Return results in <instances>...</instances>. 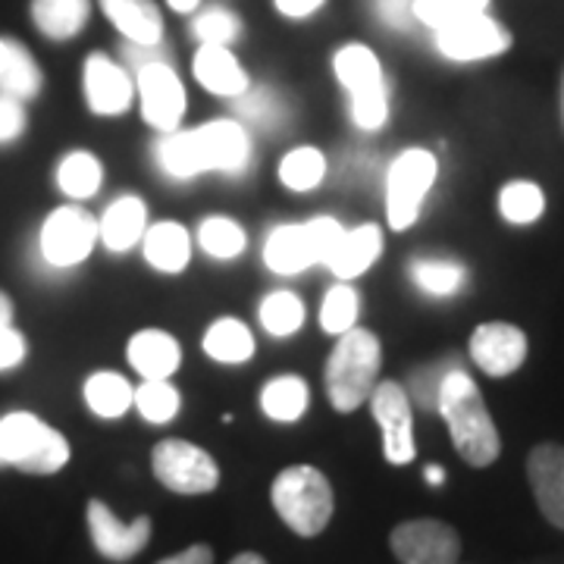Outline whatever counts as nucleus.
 I'll return each mask as SVG.
<instances>
[{
  "label": "nucleus",
  "instance_id": "1",
  "mask_svg": "<svg viewBox=\"0 0 564 564\" xmlns=\"http://www.w3.org/2000/svg\"><path fill=\"white\" fill-rule=\"evenodd\" d=\"M436 414L448 426L452 445L464 458V464L489 467V464L499 462V455H502L499 426L489 414V404H486L480 386L474 383V377L467 370L452 367L445 373L443 386H440V399H436Z\"/></svg>",
  "mask_w": 564,
  "mask_h": 564
},
{
  "label": "nucleus",
  "instance_id": "2",
  "mask_svg": "<svg viewBox=\"0 0 564 564\" xmlns=\"http://www.w3.org/2000/svg\"><path fill=\"white\" fill-rule=\"evenodd\" d=\"M380 367H383V345L377 333L351 326L348 333L336 336V345L323 370V389L329 404L339 414L358 411L370 399L373 386L380 383Z\"/></svg>",
  "mask_w": 564,
  "mask_h": 564
},
{
  "label": "nucleus",
  "instance_id": "3",
  "mask_svg": "<svg viewBox=\"0 0 564 564\" xmlns=\"http://www.w3.org/2000/svg\"><path fill=\"white\" fill-rule=\"evenodd\" d=\"M270 502L276 508L282 524L304 540H311V536H321L333 521L336 492L321 467L289 464L270 486Z\"/></svg>",
  "mask_w": 564,
  "mask_h": 564
},
{
  "label": "nucleus",
  "instance_id": "4",
  "mask_svg": "<svg viewBox=\"0 0 564 564\" xmlns=\"http://www.w3.org/2000/svg\"><path fill=\"white\" fill-rule=\"evenodd\" d=\"M69 440L57 426L32 411H10L0 417V462L29 477H51L69 464Z\"/></svg>",
  "mask_w": 564,
  "mask_h": 564
},
{
  "label": "nucleus",
  "instance_id": "5",
  "mask_svg": "<svg viewBox=\"0 0 564 564\" xmlns=\"http://www.w3.org/2000/svg\"><path fill=\"white\" fill-rule=\"evenodd\" d=\"M333 73L348 91L351 122L364 132H380L389 122V88L377 54L367 44H345L333 57Z\"/></svg>",
  "mask_w": 564,
  "mask_h": 564
},
{
  "label": "nucleus",
  "instance_id": "6",
  "mask_svg": "<svg viewBox=\"0 0 564 564\" xmlns=\"http://www.w3.org/2000/svg\"><path fill=\"white\" fill-rule=\"evenodd\" d=\"M440 176V163L426 148H408L386 170V223L389 229H411Z\"/></svg>",
  "mask_w": 564,
  "mask_h": 564
},
{
  "label": "nucleus",
  "instance_id": "7",
  "mask_svg": "<svg viewBox=\"0 0 564 564\" xmlns=\"http://www.w3.org/2000/svg\"><path fill=\"white\" fill-rule=\"evenodd\" d=\"M151 470L158 484L176 496H207L220 486L217 458L188 440H161L151 448Z\"/></svg>",
  "mask_w": 564,
  "mask_h": 564
},
{
  "label": "nucleus",
  "instance_id": "8",
  "mask_svg": "<svg viewBox=\"0 0 564 564\" xmlns=\"http://www.w3.org/2000/svg\"><path fill=\"white\" fill-rule=\"evenodd\" d=\"M95 245H98V217L88 214L82 204H63L41 223V258L57 270H69L88 261Z\"/></svg>",
  "mask_w": 564,
  "mask_h": 564
},
{
  "label": "nucleus",
  "instance_id": "9",
  "mask_svg": "<svg viewBox=\"0 0 564 564\" xmlns=\"http://www.w3.org/2000/svg\"><path fill=\"white\" fill-rule=\"evenodd\" d=\"M370 414L383 433V455L392 467H404L417 458V443H414V411L411 399L402 383L383 380L370 392Z\"/></svg>",
  "mask_w": 564,
  "mask_h": 564
},
{
  "label": "nucleus",
  "instance_id": "10",
  "mask_svg": "<svg viewBox=\"0 0 564 564\" xmlns=\"http://www.w3.org/2000/svg\"><path fill=\"white\" fill-rule=\"evenodd\" d=\"M389 549L399 564H458L462 536L445 521L414 518V521H402L389 533Z\"/></svg>",
  "mask_w": 564,
  "mask_h": 564
},
{
  "label": "nucleus",
  "instance_id": "11",
  "mask_svg": "<svg viewBox=\"0 0 564 564\" xmlns=\"http://www.w3.org/2000/svg\"><path fill=\"white\" fill-rule=\"evenodd\" d=\"M135 95H139L141 120L148 122L154 132L170 135L182 126L185 117V88L176 69L170 63H151L135 73Z\"/></svg>",
  "mask_w": 564,
  "mask_h": 564
},
{
  "label": "nucleus",
  "instance_id": "12",
  "mask_svg": "<svg viewBox=\"0 0 564 564\" xmlns=\"http://www.w3.org/2000/svg\"><path fill=\"white\" fill-rule=\"evenodd\" d=\"M511 47V32L489 13H474L436 29V51L455 63H474L499 57Z\"/></svg>",
  "mask_w": 564,
  "mask_h": 564
},
{
  "label": "nucleus",
  "instance_id": "13",
  "mask_svg": "<svg viewBox=\"0 0 564 564\" xmlns=\"http://www.w3.org/2000/svg\"><path fill=\"white\" fill-rule=\"evenodd\" d=\"M85 521H88L91 543L107 562H132L135 555L144 552V545L151 543V518L148 514H141L135 521H120L110 505L91 499L85 508Z\"/></svg>",
  "mask_w": 564,
  "mask_h": 564
},
{
  "label": "nucleus",
  "instance_id": "14",
  "mask_svg": "<svg viewBox=\"0 0 564 564\" xmlns=\"http://www.w3.org/2000/svg\"><path fill=\"white\" fill-rule=\"evenodd\" d=\"M467 351L474 364L484 370L486 377H511L518 373L527 361V333L521 326L505 321H489L480 323L474 333H470V343Z\"/></svg>",
  "mask_w": 564,
  "mask_h": 564
},
{
  "label": "nucleus",
  "instance_id": "15",
  "mask_svg": "<svg viewBox=\"0 0 564 564\" xmlns=\"http://www.w3.org/2000/svg\"><path fill=\"white\" fill-rule=\"evenodd\" d=\"M82 88H85V104L95 117H122L135 98L132 76L122 69L120 63H113L107 54H98V51L88 54V61H85Z\"/></svg>",
  "mask_w": 564,
  "mask_h": 564
},
{
  "label": "nucleus",
  "instance_id": "16",
  "mask_svg": "<svg viewBox=\"0 0 564 564\" xmlns=\"http://www.w3.org/2000/svg\"><path fill=\"white\" fill-rule=\"evenodd\" d=\"M527 480L549 524L564 530V445L540 443L527 455Z\"/></svg>",
  "mask_w": 564,
  "mask_h": 564
},
{
  "label": "nucleus",
  "instance_id": "17",
  "mask_svg": "<svg viewBox=\"0 0 564 564\" xmlns=\"http://www.w3.org/2000/svg\"><path fill=\"white\" fill-rule=\"evenodd\" d=\"M207 151V166L210 173H223V176H242L251 166V139L248 129L239 120H214L198 126Z\"/></svg>",
  "mask_w": 564,
  "mask_h": 564
},
{
  "label": "nucleus",
  "instance_id": "18",
  "mask_svg": "<svg viewBox=\"0 0 564 564\" xmlns=\"http://www.w3.org/2000/svg\"><path fill=\"white\" fill-rule=\"evenodd\" d=\"M126 358L141 380H170L182 364V345L166 329H139L126 343Z\"/></svg>",
  "mask_w": 564,
  "mask_h": 564
},
{
  "label": "nucleus",
  "instance_id": "19",
  "mask_svg": "<svg viewBox=\"0 0 564 564\" xmlns=\"http://www.w3.org/2000/svg\"><path fill=\"white\" fill-rule=\"evenodd\" d=\"M192 73L202 85L204 91L217 95V98H239L251 88V79L245 73V66L229 47H217V44H198L195 61H192Z\"/></svg>",
  "mask_w": 564,
  "mask_h": 564
},
{
  "label": "nucleus",
  "instance_id": "20",
  "mask_svg": "<svg viewBox=\"0 0 564 564\" xmlns=\"http://www.w3.org/2000/svg\"><path fill=\"white\" fill-rule=\"evenodd\" d=\"M383 229L377 223H361L355 229H345L343 242L336 248V254L329 258V270L339 282H351L364 276L373 263L383 254Z\"/></svg>",
  "mask_w": 564,
  "mask_h": 564
},
{
  "label": "nucleus",
  "instance_id": "21",
  "mask_svg": "<svg viewBox=\"0 0 564 564\" xmlns=\"http://www.w3.org/2000/svg\"><path fill=\"white\" fill-rule=\"evenodd\" d=\"M141 251H144V261L151 270L176 276L192 261V236L182 223L161 220L144 229Z\"/></svg>",
  "mask_w": 564,
  "mask_h": 564
},
{
  "label": "nucleus",
  "instance_id": "22",
  "mask_svg": "<svg viewBox=\"0 0 564 564\" xmlns=\"http://www.w3.org/2000/svg\"><path fill=\"white\" fill-rule=\"evenodd\" d=\"M144 229H148L144 202L135 195H120L98 220V242H104V248L113 254H126L141 242Z\"/></svg>",
  "mask_w": 564,
  "mask_h": 564
},
{
  "label": "nucleus",
  "instance_id": "23",
  "mask_svg": "<svg viewBox=\"0 0 564 564\" xmlns=\"http://www.w3.org/2000/svg\"><path fill=\"white\" fill-rule=\"evenodd\" d=\"M104 17L117 25L122 39L132 44L163 41V13L154 0H98Z\"/></svg>",
  "mask_w": 564,
  "mask_h": 564
},
{
  "label": "nucleus",
  "instance_id": "24",
  "mask_svg": "<svg viewBox=\"0 0 564 564\" xmlns=\"http://www.w3.org/2000/svg\"><path fill=\"white\" fill-rule=\"evenodd\" d=\"M158 166L170 180L180 182L210 173L202 132L198 129H176V132L163 135V141L158 144Z\"/></svg>",
  "mask_w": 564,
  "mask_h": 564
},
{
  "label": "nucleus",
  "instance_id": "25",
  "mask_svg": "<svg viewBox=\"0 0 564 564\" xmlns=\"http://www.w3.org/2000/svg\"><path fill=\"white\" fill-rule=\"evenodd\" d=\"M263 263H267V270H273L280 276H295V273H304L307 267H314L304 223L276 226L263 242Z\"/></svg>",
  "mask_w": 564,
  "mask_h": 564
},
{
  "label": "nucleus",
  "instance_id": "26",
  "mask_svg": "<svg viewBox=\"0 0 564 564\" xmlns=\"http://www.w3.org/2000/svg\"><path fill=\"white\" fill-rule=\"evenodd\" d=\"M29 17L47 41H73L91 17V0H32Z\"/></svg>",
  "mask_w": 564,
  "mask_h": 564
},
{
  "label": "nucleus",
  "instance_id": "27",
  "mask_svg": "<svg viewBox=\"0 0 564 564\" xmlns=\"http://www.w3.org/2000/svg\"><path fill=\"white\" fill-rule=\"evenodd\" d=\"M41 88H44V73H41L39 61L32 57V51L20 39L7 35V63L0 69V95L29 104L39 98Z\"/></svg>",
  "mask_w": 564,
  "mask_h": 564
},
{
  "label": "nucleus",
  "instance_id": "28",
  "mask_svg": "<svg viewBox=\"0 0 564 564\" xmlns=\"http://www.w3.org/2000/svg\"><path fill=\"white\" fill-rule=\"evenodd\" d=\"M202 348L210 361L236 367V364L251 361L258 345H254V333L242 321H236V317H217V321L204 329Z\"/></svg>",
  "mask_w": 564,
  "mask_h": 564
},
{
  "label": "nucleus",
  "instance_id": "29",
  "mask_svg": "<svg viewBox=\"0 0 564 564\" xmlns=\"http://www.w3.org/2000/svg\"><path fill=\"white\" fill-rule=\"evenodd\" d=\"M311 408V386L295 373H282L267 380L261 389V411L267 421L295 423L302 421Z\"/></svg>",
  "mask_w": 564,
  "mask_h": 564
},
{
  "label": "nucleus",
  "instance_id": "30",
  "mask_svg": "<svg viewBox=\"0 0 564 564\" xmlns=\"http://www.w3.org/2000/svg\"><path fill=\"white\" fill-rule=\"evenodd\" d=\"M132 392H135L132 383L117 370H98L82 386L88 411L101 421H120L122 414L132 408Z\"/></svg>",
  "mask_w": 564,
  "mask_h": 564
},
{
  "label": "nucleus",
  "instance_id": "31",
  "mask_svg": "<svg viewBox=\"0 0 564 564\" xmlns=\"http://www.w3.org/2000/svg\"><path fill=\"white\" fill-rule=\"evenodd\" d=\"M57 185L66 198L73 202H88L101 192L104 166L91 151H69L57 163Z\"/></svg>",
  "mask_w": 564,
  "mask_h": 564
},
{
  "label": "nucleus",
  "instance_id": "32",
  "mask_svg": "<svg viewBox=\"0 0 564 564\" xmlns=\"http://www.w3.org/2000/svg\"><path fill=\"white\" fill-rule=\"evenodd\" d=\"M258 321H261L263 333H270L276 339H289L304 326V302L289 289H276L258 307Z\"/></svg>",
  "mask_w": 564,
  "mask_h": 564
},
{
  "label": "nucleus",
  "instance_id": "33",
  "mask_svg": "<svg viewBox=\"0 0 564 564\" xmlns=\"http://www.w3.org/2000/svg\"><path fill=\"white\" fill-rule=\"evenodd\" d=\"M411 282L421 289L423 295L433 299H448L455 292H462L467 282V270L458 261H443V258H421L411 263Z\"/></svg>",
  "mask_w": 564,
  "mask_h": 564
},
{
  "label": "nucleus",
  "instance_id": "34",
  "mask_svg": "<svg viewBox=\"0 0 564 564\" xmlns=\"http://www.w3.org/2000/svg\"><path fill=\"white\" fill-rule=\"evenodd\" d=\"M132 408L141 414V421L163 426L176 421L182 408V395L170 380H141L132 392Z\"/></svg>",
  "mask_w": 564,
  "mask_h": 564
},
{
  "label": "nucleus",
  "instance_id": "35",
  "mask_svg": "<svg viewBox=\"0 0 564 564\" xmlns=\"http://www.w3.org/2000/svg\"><path fill=\"white\" fill-rule=\"evenodd\" d=\"M361 314V295L351 282H336L326 289L321 304V329L326 336H343L351 326H358Z\"/></svg>",
  "mask_w": 564,
  "mask_h": 564
},
{
  "label": "nucleus",
  "instance_id": "36",
  "mask_svg": "<svg viewBox=\"0 0 564 564\" xmlns=\"http://www.w3.org/2000/svg\"><path fill=\"white\" fill-rule=\"evenodd\" d=\"M323 180H326V158L311 144L292 148L280 161V182L292 192H314Z\"/></svg>",
  "mask_w": 564,
  "mask_h": 564
},
{
  "label": "nucleus",
  "instance_id": "37",
  "mask_svg": "<svg viewBox=\"0 0 564 564\" xmlns=\"http://www.w3.org/2000/svg\"><path fill=\"white\" fill-rule=\"evenodd\" d=\"M499 210L508 223L514 226H530L543 217L545 210V195L536 182L514 180L505 182L502 192H499Z\"/></svg>",
  "mask_w": 564,
  "mask_h": 564
},
{
  "label": "nucleus",
  "instance_id": "38",
  "mask_svg": "<svg viewBox=\"0 0 564 564\" xmlns=\"http://www.w3.org/2000/svg\"><path fill=\"white\" fill-rule=\"evenodd\" d=\"M198 245H202L204 254L214 258V261H232L245 251L248 236L232 217H207L198 226Z\"/></svg>",
  "mask_w": 564,
  "mask_h": 564
},
{
  "label": "nucleus",
  "instance_id": "39",
  "mask_svg": "<svg viewBox=\"0 0 564 564\" xmlns=\"http://www.w3.org/2000/svg\"><path fill=\"white\" fill-rule=\"evenodd\" d=\"M192 35L198 39V44L229 47L232 41L242 35V20L226 7H207L192 20Z\"/></svg>",
  "mask_w": 564,
  "mask_h": 564
},
{
  "label": "nucleus",
  "instance_id": "40",
  "mask_svg": "<svg viewBox=\"0 0 564 564\" xmlns=\"http://www.w3.org/2000/svg\"><path fill=\"white\" fill-rule=\"evenodd\" d=\"M239 101V113L242 120L254 122L258 129H280L282 117H285V104L282 98L267 88V85H258V88H248L245 95L236 98Z\"/></svg>",
  "mask_w": 564,
  "mask_h": 564
},
{
  "label": "nucleus",
  "instance_id": "41",
  "mask_svg": "<svg viewBox=\"0 0 564 564\" xmlns=\"http://www.w3.org/2000/svg\"><path fill=\"white\" fill-rule=\"evenodd\" d=\"M489 0H414V20L430 29H443L448 22L486 13Z\"/></svg>",
  "mask_w": 564,
  "mask_h": 564
},
{
  "label": "nucleus",
  "instance_id": "42",
  "mask_svg": "<svg viewBox=\"0 0 564 564\" xmlns=\"http://www.w3.org/2000/svg\"><path fill=\"white\" fill-rule=\"evenodd\" d=\"M455 364H430V367H417L411 377H408V399L417 402L423 411H436V399H440V386H443L445 373L452 370Z\"/></svg>",
  "mask_w": 564,
  "mask_h": 564
},
{
  "label": "nucleus",
  "instance_id": "43",
  "mask_svg": "<svg viewBox=\"0 0 564 564\" xmlns=\"http://www.w3.org/2000/svg\"><path fill=\"white\" fill-rule=\"evenodd\" d=\"M304 232H307V242H311V254L314 263H329V258L336 254V248L343 242L345 226L333 217H314V220L304 223Z\"/></svg>",
  "mask_w": 564,
  "mask_h": 564
},
{
  "label": "nucleus",
  "instance_id": "44",
  "mask_svg": "<svg viewBox=\"0 0 564 564\" xmlns=\"http://www.w3.org/2000/svg\"><path fill=\"white\" fill-rule=\"evenodd\" d=\"M29 129V113L25 104L13 101L7 95H0V144H13L20 141Z\"/></svg>",
  "mask_w": 564,
  "mask_h": 564
},
{
  "label": "nucleus",
  "instance_id": "45",
  "mask_svg": "<svg viewBox=\"0 0 564 564\" xmlns=\"http://www.w3.org/2000/svg\"><path fill=\"white\" fill-rule=\"evenodd\" d=\"M377 20L395 29V32H408L414 25V0H370Z\"/></svg>",
  "mask_w": 564,
  "mask_h": 564
},
{
  "label": "nucleus",
  "instance_id": "46",
  "mask_svg": "<svg viewBox=\"0 0 564 564\" xmlns=\"http://www.w3.org/2000/svg\"><path fill=\"white\" fill-rule=\"evenodd\" d=\"M29 355V343L17 326H0V373L17 370Z\"/></svg>",
  "mask_w": 564,
  "mask_h": 564
},
{
  "label": "nucleus",
  "instance_id": "47",
  "mask_svg": "<svg viewBox=\"0 0 564 564\" xmlns=\"http://www.w3.org/2000/svg\"><path fill=\"white\" fill-rule=\"evenodd\" d=\"M122 57L129 66H135V73L144 69V66H151V63H170V51L163 47V41L158 44H132V41H126L122 44Z\"/></svg>",
  "mask_w": 564,
  "mask_h": 564
},
{
  "label": "nucleus",
  "instance_id": "48",
  "mask_svg": "<svg viewBox=\"0 0 564 564\" xmlns=\"http://www.w3.org/2000/svg\"><path fill=\"white\" fill-rule=\"evenodd\" d=\"M158 564H214V549L207 543H195L176 552V555H166Z\"/></svg>",
  "mask_w": 564,
  "mask_h": 564
},
{
  "label": "nucleus",
  "instance_id": "49",
  "mask_svg": "<svg viewBox=\"0 0 564 564\" xmlns=\"http://www.w3.org/2000/svg\"><path fill=\"white\" fill-rule=\"evenodd\" d=\"M273 3L289 20H307V17H314L321 10L326 0H273Z\"/></svg>",
  "mask_w": 564,
  "mask_h": 564
},
{
  "label": "nucleus",
  "instance_id": "50",
  "mask_svg": "<svg viewBox=\"0 0 564 564\" xmlns=\"http://www.w3.org/2000/svg\"><path fill=\"white\" fill-rule=\"evenodd\" d=\"M13 314H17L13 299L0 289V326H13Z\"/></svg>",
  "mask_w": 564,
  "mask_h": 564
},
{
  "label": "nucleus",
  "instance_id": "51",
  "mask_svg": "<svg viewBox=\"0 0 564 564\" xmlns=\"http://www.w3.org/2000/svg\"><path fill=\"white\" fill-rule=\"evenodd\" d=\"M423 477H426V484L430 486H443L445 484V470L440 464H430L426 470H423Z\"/></svg>",
  "mask_w": 564,
  "mask_h": 564
},
{
  "label": "nucleus",
  "instance_id": "52",
  "mask_svg": "<svg viewBox=\"0 0 564 564\" xmlns=\"http://www.w3.org/2000/svg\"><path fill=\"white\" fill-rule=\"evenodd\" d=\"M166 3H170V7H173L176 13H195L202 0H166Z\"/></svg>",
  "mask_w": 564,
  "mask_h": 564
},
{
  "label": "nucleus",
  "instance_id": "53",
  "mask_svg": "<svg viewBox=\"0 0 564 564\" xmlns=\"http://www.w3.org/2000/svg\"><path fill=\"white\" fill-rule=\"evenodd\" d=\"M229 564H267V558L258 555V552H242V555H236Z\"/></svg>",
  "mask_w": 564,
  "mask_h": 564
},
{
  "label": "nucleus",
  "instance_id": "54",
  "mask_svg": "<svg viewBox=\"0 0 564 564\" xmlns=\"http://www.w3.org/2000/svg\"><path fill=\"white\" fill-rule=\"evenodd\" d=\"M3 63H7V35H0V69H3Z\"/></svg>",
  "mask_w": 564,
  "mask_h": 564
},
{
  "label": "nucleus",
  "instance_id": "55",
  "mask_svg": "<svg viewBox=\"0 0 564 564\" xmlns=\"http://www.w3.org/2000/svg\"><path fill=\"white\" fill-rule=\"evenodd\" d=\"M0 467H3V462H0Z\"/></svg>",
  "mask_w": 564,
  "mask_h": 564
}]
</instances>
